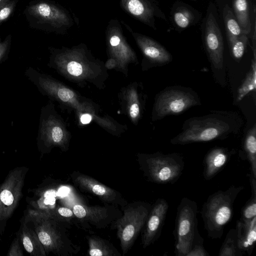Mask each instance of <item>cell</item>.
<instances>
[{"mask_svg":"<svg viewBox=\"0 0 256 256\" xmlns=\"http://www.w3.org/2000/svg\"><path fill=\"white\" fill-rule=\"evenodd\" d=\"M28 171L26 166L15 167L0 185V239L23 196L22 189Z\"/></svg>","mask_w":256,"mask_h":256,"instance_id":"cell-7","label":"cell"},{"mask_svg":"<svg viewBox=\"0 0 256 256\" xmlns=\"http://www.w3.org/2000/svg\"><path fill=\"white\" fill-rule=\"evenodd\" d=\"M92 120V116L88 114H83L80 118V121L83 124H88Z\"/></svg>","mask_w":256,"mask_h":256,"instance_id":"cell-34","label":"cell"},{"mask_svg":"<svg viewBox=\"0 0 256 256\" xmlns=\"http://www.w3.org/2000/svg\"><path fill=\"white\" fill-rule=\"evenodd\" d=\"M227 41L230 46L242 34L240 27L230 6L226 4L222 10Z\"/></svg>","mask_w":256,"mask_h":256,"instance_id":"cell-21","label":"cell"},{"mask_svg":"<svg viewBox=\"0 0 256 256\" xmlns=\"http://www.w3.org/2000/svg\"><path fill=\"white\" fill-rule=\"evenodd\" d=\"M126 12L154 30L156 18L166 20L157 0H119Z\"/></svg>","mask_w":256,"mask_h":256,"instance_id":"cell-11","label":"cell"},{"mask_svg":"<svg viewBox=\"0 0 256 256\" xmlns=\"http://www.w3.org/2000/svg\"><path fill=\"white\" fill-rule=\"evenodd\" d=\"M250 69L238 89L236 101L242 100L248 94L256 89V51H253Z\"/></svg>","mask_w":256,"mask_h":256,"instance_id":"cell-23","label":"cell"},{"mask_svg":"<svg viewBox=\"0 0 256 256\" xmlns=\"http://www.w3.org/2000/svg\"><path fill=\"white\" fill-rule=\"evenodd\" d=\"M236 153L234 149L214 147L205 155L203 161V176L208 180L214 177L227 164L232 156Z\"/></svg>","mask_w":256,"mask_h":256,"instance_id":"cell-15","label":"cell"},{"mask_svg":"<svg viewBox=\"0 0 256 256\" xmlns=\"http://www.w3.org/2000/svg\"><path fill=\"white\" fill-rule=\"evenodd\" d=\"M16 234L24 250L30 256H46L44 248L35 231L22 218L20 226Z\"/></svg>","mask_w":256,"mask_h":256,"instance_id":"cell-18","label":"cell"},{"mask_svg":"<svg viewBox=\"0 0 256 256\" xmlns=\"http://www.w3.org/2000/svg\"><path fill=\"white\" fill-rule=\"evenodd\" d=\"M124 26L132 35L146 56L158 66H164L172 60V56L162 44L152 38L134 32L124 21Z\"/></svg>","mask_w":256,"mask_h":256,"instance_id":"cell-14","label":"cell"},{"mask_svg":"<svg viewBox=\"0 0 256 256\" xmlns=\"http://www.w3.org/2000/svg\"><path fill=\"white\" fill-rule=\"evenodd\" d=\"M192 0V1H196L197 0Z\"/></svg>","mask_w":256,"mask_h":256,"instance_id":"cell-35","label":"cell"},{"mask_svg":"<svg viewBox=\"0 0 256 256\" xmlns=\"http://www.w3.org/2000/svg\"><path fill=\"white\" fill-rule=\"evenodd\" d=\"M244 254L238 248L236 230L231 228L226 235L218 256H242Z\"/></svg>","mask_w":256,"mask_h":256,"instance_id":"cell-24","label":"cell"},{"mask_svg":"<svg viewBox=\"0 0 256 256\" xmlns=\"http://www.w3.org/2000/svg\"><path fill=\"white\" fill-rule=\"evenodd\" d=\"M198 205L189 198H182L176 210L174 238L176 256H186L190 252L198 230Z\"/></svg>","mask_w":256,"mask_h":256,"instance_id":"cell-8","label":"cell"},{"mask_svg":"<svg viewBox=\"0 0 256 256\" xmlns=\"http://www.w3.org/2000/svg\"><path fill=\"white\" fill-rule=\"evenodd\" d=\"M58 98L64 102H67L72 99L74 96V92L66 88H62L57 92Z\"/></svg>","mask_w":256,"mask_h":256,"instance_id":"cell-31","label":"cell"},{"mask_svg":"<svg viewBox=\"0 0 256 256\" xmlns=\"http://www.w3.org/2000/svg\"><path fill=\"white\" fill-rule=\"evenodd\" d=\"M236 230L238 248L250 256L256 242V216L249 220H238Z\"/></svg>","mask_w":256,"mask_h":256,"instance_id":"cell-17","label":"cell"},{"mask_svg":"<svg viewBox=\"0 0 256 256\" xmlns=\"http://www.w3.org/2000/svg\"></svg>","mask_w":256,"mask_h":256,"instance_id":"cell-36","label":"cell"},{"mask_svg":"<svg viewBox=\"0 0 256 256\" xmlns=\"http://www.w3.org/2000/svg\"><path fill=\"white\" fill-rule=\"evenodd\" d=\"M140 109L138 105L136 104H133L130 110V116L132 118H136L139 114Z\"/></svg>","mask_w":256,"mask_h":256,"instance_id":"cell-32","label":"cell"},{"mask_svg":"<svg viewBox=\"0 0 256 256\" xmlns=\"http://www.w3.org/2000/svg\"><path fill=\"white\" fill-rule=\"evenodd\" d=\"M233 8L242 34H248L252 30L248 0H234Z\"/></svg>","mask_w":256,"mask_h":256,"instance_id":"cell-20","label":"cell"},{"mask_svg":"<svg viewBox=\"0 0 256 256\" xmlns=\"http://www.w3.org/2000/svg\"><path fill=\"white\" fill-rule=\"evenodd\" d=\"M11 10L9 8H4L0 10V20L6 19L10 15Z\"/></svg>","mask_w":256,"mask_h":256,"instance_id":"cell-33","label":"cell"},{"mask_svg":"<svg viewBox=\"0 0 256 256\" xmlns=\"http://www.w3.org/2000/svg\"><path fill=\"white\" fill-rule=\"evenodd\" d=\"M202 38L213 71L224 70V43L214 4L210 2L202 25Z\"/></svg>","mask_w":256,"mask_h":256,"instance_id":"cell-9","label":"cell"},{"mask_svg":"<svg viewBox=\"0 0 256 256\" xmlns=\"http://www.w3.org/2000/svg\"><path fill=\"white\" fill-rule=\"evenodd\" d=\"M48 144H58L62 140L63 132L62 129L58 126L48 128Z\"/></svg>","mask_w":256,"mask_h":256,"instance_id":"cell-28","label":"cell"},{"mask_svg":"<svg viewBox=\"0 0 256 256\" xmlns=\"http://www.w3.org/2000/svg\"><path fill=\"white\" fill-rule=\"evenodd\" d=\"M22 218L37 234L47 254L58 256L74 254L77 249L72 243L60 220L50 214L27 207Z\"/></svg>","mask_w":256,"mask_h":256,"instance_id":"cell-2","label":"cell"},{"mask_svg":"<svg viewBox=\"0 0 256 256\" xmlns=\"http://www.w3.org/2000/svg\"><path fill=\"white\" fill-rule=\"evenodd\" d=\"M88 254L90 256H120L118 251L108 240L92 236L87 238Z\"/></svg>","mask_w":256,"mask_h":256,"instance_id":"cell-19","label":"cell"},{"mask_svg":"<svg viewBox=\"0 0 256 256\" xmlns=\"http://www.w3.org/2000/svg\"><path fill=\"white\" fill-rule=\"evenodd\" d=\"M168 210V204L164 198L158 199L152 206L143 228L142 244L143 248L153 244L160 236Z\"/></svg>","mask_w":256,"mask_h":256,"instance_id":"cell-13","label":"cell"},{"mask_svg":"<svg viewBox=\"0 0 256 256\" xmlns=\"http://www.w3.org/2000/svg\"><path fill=\"white\" fill-rule=\"evenodd\" d=\"M204 238L200 236L197 230L192 247L186 256H209V254L204 248Z\"/></svg>","mask_w":256,"mask_h":256,"instance_id":"cell-27","label":"cell"},{"mask_svg":"<svg viewBox=\"0 0 256 256\" xmlns=\"http://www.w3.org/2000/svg\"><path fill=\"white\" fill-rule=\"evenodd\" d=\"M244 150L250 164V174L256 178V124L248 130L245 136Z\"/></svg>","mask_w":256,"mask_h":256,"instance_id":"cell-22","label":"cell"},{"mask_svg":"<svg viewBox=\"0 0 256 256\" xmlns=\"http://www.w3.org/2000/svg\"><path fill=\"white\" fill-rule=\"evenodd\" d=\"M248 42L247 34H242L230 46L232 56L236 60H240L244 56Z\"/></svg>","mask_w":256,"mask_h":256,"instance_id":"cell-26","label":"cell"},{"mask_svg":"<svg viewBox=\"0 0 256 256\" xmlns=\"http://www.w3.org/2000/svg\"><path fill=\"white\" fill-rule=\"evenodd\" d=\"M67 70L69 74L74 76H78L82 72V65L74 61H71L68 64Z\"/></svg>","mask_w":256,"mask_h":256,"instance_id":"cell-30","label":"cell"},{"mask_svg":"<svg viewBox=\"0 0 256 256\" xmlns=\"http://www.w3.org/2000/svg\"><path fill=\"white\" fill-rule=\"evenodd\" d=\"M19 237L16 234L12 240L10 249L6 254L7 256H24V252L20 246Z\"/></svg>","mask_w":256,"mask_h":256,"instance_id":"cell-29","label":"cell"},{"mask_svg":"<svg viewBox=\"0 0 256 256\" xmlns=\"http://www.w3.org/2000/svg\"><path fill=\"white\" fill-rule=\"evenodd\" d=\"M243 186H232L210 195L202 205L200 214L208 236L212 240L222 236L226 226L234 215V204Z\"/></svg>","mask_w":256,"mask_h":256,"instance_id":"cell-3","label":"cell"},{"mask_svg":"<svg viewBox=\"0 0 256 256\" xmlns=\"http://www.w3.org/2000/svg\"><path fill=\"white\" fill-rule=\"evenodd\" d=\"M249 180L252 196L242 209L240 219L242 220H249L256 216V178L250 176Z\"/></svg>","mask_w":256,"mask_h":256,"instance_id":"cell-25","label":"cell"},{"mask_svg":"<svg viewBox=\"0 0 256 256\" xmlns=\"http://www.w3.org/2000/svg\"><path fill=\"white\" fill-rule=\"evenodd\" d=\"M138 160L140 169L148 180L160 184L176 182L185 165L183 157L177 152L141 154Z\"/></svg>","mask_w":256,"mask_h":256,"instance_id":"cell-4","label":"cell"},{"mask_svg":"<svg viewBox=\"0 0 256 256\" xmlns=\"http://www.w3.org/2000/svg\"><path fill=\"white\" fill-rule=\"evenodd\" d=\"M202 104L193 89L182 86H167L158 94L154 106L156 120L180 114L192 107Z\"/></svg>","mask_w":256,"mask_h":256,"instance_id":"cell-6","label":"cell"},{"mask_svg":"<svg viewBox=\"0 0 256 256\" xmlns=\"http://www.w3.org/2000/svg\"><path fill=\"white\" fill-rule=\"evenodd\" d=\"M244 120L237 112L210 110V113L186 119L182 131L171 138L174 145L222 140L238 134L244 124Z\"/></svg>","mask_w":256,"mask_h":256,"instance_id":"cell-1","label":"cell"},{"mask_svg":"<svg viewBox=\"0 0 256 256\" xmlns=\"http://www.w3.org/2000/svg\"><path fill=\"white\" fill-rule=\"evenodd\" d=\"M170 14L174 27L180 32L196 24L202 17V14L198 10L180 1L174 3Z\"/></svg>","mask_w":256,"mask_h":256,"instance_id":"cell-16","label":"cell"},{"mask_svg":"<svg viewBox=\"0 0 256 256\" xmlns=\"http://www.w3.org/2000/svg\"><path fill=\"white\" fill-rule=\"evenodd\" d=\"M152 206L137 201L122 207V216L112 223L111 228L116 230L122 254L131 248L143 228Z\"/></svg>","mask_w":256,"mask_h":256,"instance_id":"cell-5","label":"cell"},{"mask_svg":"<svg viewBox=\"0 0 256 256\" xmlns=\"http://www.w3.org/2000/svg\"><path fill=\"white\" fill-rule=\"evenodd\" d=\"M70 177L74 183L81 190L98 196L108 204L122 208L128 203L118 192L89 176L74 172Z\"/></svg>","mask_w":256,"mask_h":256,"instance_id":"cell-10","label":"cell"},{"mask_svg":"<svg viewBox=\"0 0 256 256\" xmlns=\"http://www.w3.org/2000/svg\"><path fill=\"white\" fill-rule=\"evenodd\" d=\"M114 205L110 206H88L84 204H76L73 206L74 216L80 220L90 223L96 228H101L120 218V212Z\"/></svg>","mask_w":256,"mask_h":256,"instance_id":"cell-12","label":"cell"}]
</instances>
